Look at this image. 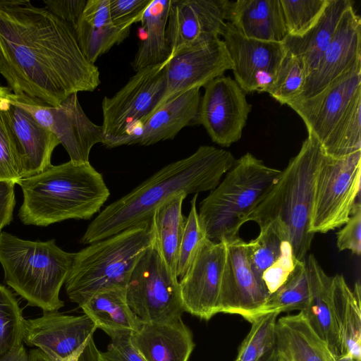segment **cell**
Segmentation results:
<instances>
[{
	"instance_id": "obj_50",
	"label": "cell",
	"mask_w": 361,
	"mask_h": 361,
	"mask_svg": "<svg viewBox=\"0 0 361 361\" xmlns=\"http://www.w3.org/2000/svg\"><path fill=\"white\" fill-rule=\"evenodd\" d=\"M0 361H30V358L23 344H22L1 358Z\"/></svg>"
},
{
	"instance_id": "obj_10",
	"label": "cell",
	"mask_w": 361,
	"mask_h": 361,
	"mask_svg": "<svg viewBox=\"0 0 361 361\" xmlns=\"http://www.w3.org/2000/svg\"><path fill=\"white\" fill-rule=\"evenodd\" d=\"M167 60L135 72L111 97H104L103 145L128 135L159 106L166 92Z\"/></svg>"
},
{
	"instance_id": "obj_4",
	"label": "cell",
	"mask_w": 361,
	"mask_h": 361,
	"mask_svg": "<svg viewBox=\"0 0 361 361\" xmlns=\"http://www.w3.org/2000/svg\"><path fill=\"white\" fill-rule=\"evenodd\" d=\"M324 156L320 142L308 135L270 190L248 215L259 227L271 224L292 247L298 261L310 249V214L317 171Z\"/></svg>"
},
{
	"instance_id": "obj_20",
	"label": "cell",
	"mask_w": 361,
	"mask_h": 361,
	"mask_svg": "<svg viewBox=\"0 0 361 361\" xmlns=\"http://www.w3.org/2000/svg\"><path fill=\"white\" fill-rule=\"evenodd\" d=\"M97 327L86 315L45 312L24 320L23 342L35 346L52 361H63L93 338Z\"/></svg>"
},
{
	"instance_id": "obj_49",
	"label": "cell",
	"mask_w": 361,
	"mask_h": 361,
	"mask_svg": "<svg viewBox=\"0 0 361 361\" xmlns=\"http://www.w3.org/2000/svg\"><path fill=\"white\" fill-rule=\"evenodd\" d=\"M318 345L322 357L325 361H357L350 357L335 356L326 347L325 343L318 338Z\"/></svg>"
},
{
	"instance_id": "obj_39",
	"label": "cell",
	"mask_w": 361,
	"mask_h": 361,
	"mask_svg": "<svg viewBox=\"0 0 361 361\" xmlns=\"http://www.w3.org/2000/svg\"><path fill=\"white\" fill-rule=\"evenodd\" d=\"M259 229V235L247 243V247L252 269L262 278L263 273L280 257L283 242L286 240L271 224L260 226Z\"/></svg>"
},
{
	"instance_id": "obj_3",
	"label": "cell",
	"mask_w": 361,
	"mask_h": 361,
	"mask_svg": "<svg viewBox=\"0 0 361 361\" xmlns=\"http://www.w3.org/2000/svg\"><path fill=\"white\" fill-rule=\"evenodd\" d=\"M17 184L23 195L18 217L25 225L47 226L67 219H90L110 195L102 175L90 162L51 165Z\"/></svg>"
},
{
	"instance_id": "obj_54",
	"label": "cell",
	"mask_w": 361,
	"mask_h": 361,
	"mask_svg": "<svg viewBox=\"0 0 361 361\" xmlns=\"http://www.w3.org/2000/svg\"><path fill=\"white\" fill-rule=\"evenodd\" d=\"M281 361H287V360H283V359L281 358Z\"/></svg>"
},
{
	"instance_id": "obj_23",
	"label": "cell",
	"mask_w": 361,
	"mask_h": 361,
	"mask_svg": "<svg viewBox=\"0 0 361 361\" xmlns=\"http://www.w3.org/2000/svg\"><path fill=\"white\" fill-rule=\"evenodd\" d=\"M130 341L145 361H188L195 346L192 332L182 317L142 323Z\"/></svg>"
},
{
	"instance_id": "obj_2",
	"label": "cell",
	"mask_w": 361,
	"mask_h": 361,
	"mask_svg": "<svg viewBox=\"0 0 361 361\" xmlns=\"http://www.w3.org/2000/svg\"><path fill=\"white\" fill-rule=\"evenodd\" d=\"M235 161L229 151L200 146L106 206L89 224L80 242L90 244L152 219L158 207L178 194L212 191Z\"/></svg>"
},
{
	"instance_id": "obj_25",
	"label": "cell",
	"mask_w": 361,
	"mask_h": 361,
	"mask_svg": "<svg viewBox=\"0 0 361 361\" xmlns=\"http://www.w3.org/2000/svg\"><path fill=\"white\" fill-rule=\"evenodd\" d=\"M309 276L310 298L302 312L316 336L336 357L341 354L332 300V276L323 270L313 255L305 258Z\"/></svg>"
},
{
	"instance_id": "obj_32",
	"label": "cell",
	"mask_w": 361,
	"mask_h": 361,
	"mask_svg": "<svg viewBox=\"0 0 361 361\" xmlns=\"http://www.w3.org/2000/svg\"><path fill=\"white\" fill-rule=\"evenodd\" d=\"M321 145L325 155L336 159L361 151V92Z\"/></svg>"
},
{
	"instance_id": "obj_40",
	"label": "cell",
	"mask_w": 361,
	"mask_h": 361,
	"mask_svg": "<svg viewBox=\"0 0 361 361\" xmlns=\"http://www.w3.org/2000/svg\"><path fill=\"white\" fill-rule=\"evenodd\" d=\"M197 194L190 201V209L185 223L178 250L176 275L182 277L187 271L202 242L207 238L198 217L196 202Z\"/></svg>"
},
{
	"instance_id": "obj_42",
	"label": "cell",
	"mask_w": 361,
	"mask_h": 361,
	"mask_svg": "<svg viewBox=\"0 0 361 361\" xmlns=\"http://www.w3.org/2000/svg\"><path fill=\"white\" fill-rule=\"evenodd\" d=\"M336 245L339 251L350 250L360 256L361 252V204L357 201L348 221L336 233Z\"/></svg>"
},
{
	"instance_id": "obj_46",
	"label": "cell",
	"mask_w": 361,
	"mask_h": 361,
	"mask_svg": "<svg viewBox=\"0 0 361 361\" xmlns=\"http://www.w3.org/2000/svg\"><path fill=\"white\" fill-rule=\"evenodd\" d=\"M87 0H48L44 1L45 8L52 14L71 25H77Z\"/></svg>"
},
{
	"instance_id": "obj_29",
	"label": "cell",
	"mask_w": 361,
	"mask_h": 361,
	"mask_svg": "<svg viewBox=\"0 0 361 361\" xmlns=\"http://www.w3.org/2000/svg\"><path fill=\"white\" fill-rule=\"evenodd\" d=\"M171 4V0H151L145 10L140 20L145 37L131 63L135 72L169 58L166 29Z\"/></svg>"
},
{
	"instance_id": "obj_22",
	"label": "cell",
	"mask_w": 361,
	"mask_h": 361,
	"mask_svg": "<svg viewBox=\"0 0 361 361\" xmlns=\"http://www.w3.org/2000/svg\"><path fill=\"white\" fill-rule=\"evenodd\" d=\"M200 100V88L192 89L171 99L159 106L128 135L111 142L106 147L131 145L148 146L173 139L183 128L199 124Z\"/></svg>"
},
{
	"instance_id": "obj_18",
	"label": "cell",
	"mask_w": 361,
	"mask_h": 361,
	"mask_svg": "<svg viewBox=\"0 0 361 361\" xmlns=\"http://www.w3.org/2000/svg\"><path fill=\"white\" fill-rule=\"evenodd\" d=\"M231 69L226 46L220 38L178 52L167 60L166 92L159 106L185 92L204 87Z\"/></svg>"
},
{
	"instance_id": "obj_51",
	"label": "cell",
	"mask_w": 361,
	"mask_h": 361,
	"mask_svg": "<svg viewBox=\"0 0 361 361\" xmlns=\"http://www.w3.org/2000/svg\"><path fill=\"white\" fill-rule=\"evenodd\" d=\"M87 345L80 348L63 361H95V357L92 354L85 352L82 353Z\"/></svg>"
},
{
	"instance_id": "obj_26",
	"label": "cell",
	"mask_w": 361,
	"mask_h": 361,
	"mask_svg": "<svg viewBox=\"0 0 361 361\" xmlns=\"http://www.w3.org/2000/svg\"><path fill=\"white\" fill-rule=\"evenodd\" d=\"M111 339L131 336L142 323L133 312L126 299V288L112 287L97 292L79 306Z\"/></svg>"
},
{
	"instance_id": "obj_48",
	"label": "cell",
	"mask_w": 361,
	"mask_h": 361,
	"mask_svg": "<svg viewBox=\"0 0 361 361\" xmlns=\"http://www.w3.org/2000/svg\"><path fill=\"white\" fill-rule=\"evenodd\" d=\"M14 187L13 182L0 181V233L13 220L16 204Z\"/></svg>"
},
{
	"instance_id": "obj_45",
	"label": "cell",
	"mask_w": 361,
	"mask_h": 361,
	"mask_svg": "<svg viewBox=\"0 0 361 361\" xmlns=\"http://www.w3.org/2000/svg\"><path fill=\"white\" fill-rule=\"evenodd\" d=\"M151 0H109L111 18L114 24L131 20H141L142 14Z\"/></svg>"
},
{
	"instance_id": "obj_47",
	"label": "cell",
	"mask_w": 361,
	"mask_h": 361,
	"mask_svg": "<svg viewBox=\"0 0 361 361\" xmlns=\"http://www.w3.org/2000/svg\"><path fill=\"white\" fill-rule=\"evenodd\" d=\"M80 19L94 28L114 25L110 15L109 0H87Z\"/></svg>"
},
{
	"instance_id": "obj_27",
	"label": "cell",
	"mask_w": 361,
	"mask_h": 361,
	"mask_svg": "<svg viewBox=\"0 0 361 361\" xmlns=\"http://www.w3.org/2000/svg\"><path fill=\"white\" fill-rule=\"evenodd\" d=\"M332 300L341 354L361 361V288L353 289L341 274L332 276Z\"/></svg>"
},
{
	"instance_id": "obj_35",
	"label": "cell",
	"mask_w": 361,
	"mask_h": 361,
	"mask_svg": "<svg viewBox=\"0 0 361 361\" xmlns=\"http://www.w3.org/2000/svg\"><path fill=\"white\" fill-rule=\"evenodd\" d=\"M277 312H269L255 317L250 331L239 346L235 361H259L276 346Z\"/></svg>"
},
{
	"instance_id": "obj_8",
	"label": "cell",
	"mask_w": 361,
	"mask_h": 361,
	"mask_svg": "<svg viewBox=\"0 0 361 361\" xmlns=\"http://www.w3.org/2000/svg\"><path fill=\"white\" fill-rule=\"evenodd\" d=\"M361 151L341 159L324 154L314 188L310 231L326 233L343 226L360 200Z\"/></svg>"
},
{
	"instance_id": "obj_9",
	"label": "cell",
	"mask_w": 361,
	"mask_h": 361,
	"mask_svg": "<svg viewBox=\"0 0 361 361\" xmlns=\"http://www.w3.org/2000/svg\"><path fill=\"white\" fill-rule=\"evenodd\" d=\"M126 292L128 305L142 323L168 322L181 317L185 312L178 279L153 243L136 262Z\"/></svg>"
},
{
	"instance_id": "obj_17",
	"label": "cell",
	"mask_w": 361,
	"mask_h": 361,
	"mask_svg": "<svg viewBox=\"0 0 361 361\" xmlns=\"http://www.w3.org/2000/svg\"><path fill=\"white\" fill-rule=\"evenodd\" d=\"M226 247L224 242L207 238L178 280L184 311L209 321L219 313L218 305Z\"/></svg>"
},
{
	"instance_id": "obj_31",
	"label": "cell",
	"mask_w": 361,
	"mask_h": 361,
	"mask_svg": "<svg viewBox=\"0 0 361 361\" xmlns=\"http://www.w3.org/2000/svg\"><path fill=\"white\" fill-rule=\"evenodd\" d=\"M276 346L280 357L287 361H325L318 337L302 312L277 319Z\"/></svg>"
},
{
	"instance_id": "obj_24",
	"label": "cell",
	"mask_w": 361,
	"mask_h": 361,
	"mask_svg": "<svg viewBox=\"0 0 361 361\" xmlns=\"http://www.w3.org/2000/svg\"><path fill=\"white\" fill-rule=\"evenodd\" d=\"M226 22L248 39L283 42L287 37L280 0L229 1Z\"/></svg>"
},
{
	"instance_id": "obj_30",
	"label": "cell",
	"mask_w": 361,
	"mask_h": 361,
	"mask_svg": "<svg viewBox=\"0 0 361 361\" xmlns=\"http://www.w3.org/2000/svg\"><path fill=\"white\" fill-rule=\"evenodd\" d=\"M186 196L180 193L172 197L158 207L152 215L153 244L168 269L177 278L178 250L186 219L182 206Z\"/></svg>"
},
{
	"instance_id": "obj_28",
	"label": "cell",
	"mask_w": 361,
	"mask_h": 361,
	"mask_svg": "<svg viewBox=\"0 0 361 361\" xmlns=\"http://www.w3.org/2000/svg\"><path fill=\"white\" fill-rule=\"evenodd\" d=\"M352 6L350 0H329L319 19L309 31L301 37L287 36L283 42L286 50L302 61L306 77L317 67L343 13Z\"/></svg>"
},
{
	"instance_id": "obj_14",
	"label": "cell",
	"mask_w": 361,
	"mask_h": 361,
	"mask_svg": "<svg viewBox=\"0 0 361 361\" xmlns=\"http://www.w3.org/2000/svg\"><path fill=\"white\" fill-rule=\"evenodd\" d=\"M225 244L226 255L218 311L239 314L251 322L259 316L270 293L262 279L252 269L247 242L239 236Z\"/></svg>"
},
{
	"instance_id": "obj_41",
	"label": "cell",
	"mask_w": 361,
	"mask_h": 361,
	"mask_svg": "<svg viewBox=\"0 0 361 361\" xmlns=\"http://www.w3.org/2000/svg\"><path fill=\"white\" fill-rule=\"evenodd\" d=\"M298 262L293 253L290 244L288 241H283L280 257L262 276L270 294L276 291L286 281Z\"/></svg>"
},
{
	"instance_id": "obj_16",
	"label": "cell",
	"mask_w": 361,
	"mask_h": 361,
	"mask_svg": "<svg viewBox=\"0 0 361 361\" xmlns=\"http://www.w3.org/2000/svg\"><path fill=\"white\" fill-rule=\"evenodd\" d=\"M221 36L232 62L235 81L246 94L266 92L286 53L283 42L245 38L228 22Z\"/></svg>"
},
{
	"instance_id": "obj_52",
	"label": "cell",
	"mask_w": 361,
	"mask_h": 361,
	"mask_svg": "<svg viewBox=\"0 0 361 361\" xmlns=\"http://www.w3.org/2000/svg\"><path fill=\"white\" fill-rule=\"evenodd\" d=\"M28 355L30 361H52L38 348L31 350Z\"/></svg>"
},
{
	"instance_id": "obj_6",
	"label": "cell",
	"mask_w": 361,
	"mask_h": 361,
	"mask_svg": "<svg viewBox=\"0 0 361 361\" xmlns=\"http://www.w3.org/2000/svg\"><path fill=\"white\" fill-rule=\"evenodd\" d=\"M281 170L247 152L200 202L198 217L206 237L229 242L239 237L248 215L270 190Z\"/></svg>"
},
{
	"instance_id": "obj_43",
	"label": "cell",
	"mask_w": 361,
	"mask_h": 361,
	"mask_svg": "<svg viewBox=\"0 0 361 361\" xmlns=\"http://www.w3.org/2000/svg\"><path fill=\"white\" fill-rule=\"evenodd\" d=\"M21 179L13 145L0 112V181L15 184Z\"/></svg>"
},
{
	"instance_id": "obj_34",
	"label": "cell",
	"mask_w": 361,
	"mask_h": 361,
	"mask_svg": "<svg viewBox=\"0 0 361 361\" xmlns=\"http://www.w3.org/2000/svg\"><path fill=\"white\" fill-rule=\"evenodd\" d=\"M137 22L139 20L135 19L121 24L94 28L80 18L74 30L82 52L90 63L94 64L99 56L126 39L130 35L131 25Z\"/></svg>"
},
{
	"instance_id": "obj_5",
	"label": "cell",
	"mask_w": 361,
	"mask_h": 361,
	"mask_svg": "<svg viewBox=\"0 0 361 361\" xmlns=\"http://www.w3.org/2000/svg\"><path fill=\"white\" fill-rule=\"evenodd\" d=\"M74 257L75 252L63 250L54 239L31 241L0 233V263L6 283L30 305L44 312L64 306L59 293Z\"/></svg>"
},
{
	"instance_id": "obj_38",
	"label": "cell",
	"mask_w": 361,
	"mask_h": 361,
	"mask_svg": "<svg viewBox=\"0 0 361 361\" xmlns=\"http://www.w3.org/2000/svg\"><path fill=\"white\" fill-rule=\"evenodd\" d=\"M329 0H280L287 36L301 37L318 21Z\"/></svg>"
},
{
	"instance_id": "obj_33",
	"label": "cell",
	"mask_w": 361,
	"mask_h": 361,
	"mask_svg": "<svg viewBox=\"0 0 361 361\" xmlns=\"http://www.w3.org/2000/svg\"><path fill=\"white\" fill-rule=\"evenodd\" d=\"M310 298V282L305 259L298 261L286 281L267 298L260 312H302Z\"/></svg>"
},
{
	"instance_id": "obj_12",
	"label": "cell",
	"mask_w": 361,
	"mask_h": 361,
	"mask_svg": "<svg viewBox=\"0 0 361 361\" xmlns=\"http://www.w3.org/2000/svg\"><path fill=\"white\" fill-rule=\"evenodd\" d=\"M0 112L8 133L21 179L38 174L52 164L57 137L42 126L16 101L8 87L0 85Z\"/></svg>"
},
{
	"instance_id": "obj_37",
	"label": "cell",
	"mask_w": 361,
	"mask_h": 361,
	"mask_svg": "<svg viewBox=\"0 0 361 361\" xmlns=\"http://www.w3.org/2000/svg\"><path fill=\"white\" fill-rule=\"evenodd\" d=\"M305 78L302 61L286 51L274 80L266 92L281 104L288 105L300 94Z\"/></svg>"
},
{
	"instance_id": "obj_11",
	"label": "cell",
	"mask_w": 361,
	"mask_h": 361,
	"mask_svg": "<svg viewBox=\"0 0 361 361\" xmlns=\"http://www.w3.org/2000/svg\"><path fill=\"white\" fill-rule=\"evenodd\" d=\"M14 97L42 126L57 137L68 152L70 161L89 163L93 146L104 142L102 126L96 125L87 116L76 93L57 106L24 95Z\"/></svg>"
},
{
	"instance_id": "obj_15",
	"label": "cell",
	"mask_w": 361,
	"mask_h": 361,
	"mask_svg": "<svg viewBox=\"0 0 361 361\" xmlns=\"http://www.w3.org/2000/svg\"><path fill=\"white\" fill-rule=\"evenodd\" d=\"M228 3V0H171L166 29L170 56L219 39Z\"/></svg>"
},
{
	"instance_id": "obj_36",
	"label": "cell",
	"mask_w": 361,
	"mask_h": 361,
	"mask_svg": "<svg viewBox=\"0 0 361 361\" xmlns=\"http://www.w3.org/2000/svg\"><path fill=\"white\" fill-rule=\"evenodd\" d=\"M24 320L16 298L0 284V360L23 344Z\"/></svg>"
},
{
	"instance_id": "obj_7",
	"label": "cell",
	"mask_w": 361,
	"mask_h": 361,
	"mask_svg": "<svg viewBox=\"0 0 361 361\" xmlns=\"http://www.w3.org/2000/svg\"><path fill=\"white\" fill-rule=\"evenodd\" d=\"M153 241L152 218L75 252L65 282L69 300L80 306L99 291L126 288L136 262Z\"/></svg>"
},
{
	"instance_id": "obj_13",
	"label": "cell",
	"mask_w": 361,
	"mask_h": 361,
	"mask_svg": "<svg viewBox=\"0 0 361 361\" xmlns=\"http://www.w3.org/2000/svg\"><path fill=\"white\" fill-rule=\"evenodd\" d=\"M199 108L202 124L212 140L228 147L242 137L252 105L230 76L221 75L204 87Z\"/></svg>"
},
{
	"instance_id": "obj_1",
	"label": "cell",
	"mask_w": 361,
	"mask_h": 361,
	"mask_svg": "<svg viewBox=\"0 0 361 361\" xmlns=\"http://www.w3.org/2000/svg\"><path fill=\"white\" fill-rule=\"evenodd\" d=\"M0 73L14 94L53 106L101 83L73 27L29 1L0 7Z\"/></svg>"
},
{
	"instance_id": "obj_44",
	"label": "cell",
	"mask_w": 361,
	"mask_h": 361,
	"mask_svg": "<svg viewBox=\"0 0 361 361\" xmlns=\"http://www.w3.org/2000/svg\"><path fill=\"white\" fill-rule=\"evenodd\" d=\"M96 361H145L135 350L130 336H122L111 340L104 352L97 350Z\"/></svg>"
},
{
	"instance_id": "obj_19",
	"label": "cell",
	"mask_w": 361,
	"mask_h": 361,
	"mask_svg": "<svg viewBox=\"0 0 361 361\" xmlns=\"http://www.w3.org/2000/svg\"><path fill=\"white\" fill-rule=\"evenodd\" d=\"M360 92L361 60L315 95L288 106L302 118L308 135L322 145Z\"/></svg>"
},
{
	"instance_id": "obj_21",
	"label": "cell",
	"mask_w": 361,
	"mask_h": 361,
	"mask_svg": "<svg viewBox=\"0 0 361 361\" xmlns=\"http://www.w3.org/2000/svg\"><path fill=\"white\" fill-rule=\"evenodd\" d=\"M360 60L361 18L352 6L343 13L331 42L295 101L315 95Z\"/></svg>"
},
{
	"instance_id": "obj_53",
	"label": "cell",
	"mask_w": 361,
	"mask_h": 361,
	"mask_svg": "<svg viewBox=\"0 0 361 361\" xmlns=\"http://www.w3.org/2000/svg\"><path fill=\"white\" fill-rule=\"evenodd\" d=\"M259 361H281L276 346L267 351Z\"/></svg>"
}]
</instances>
